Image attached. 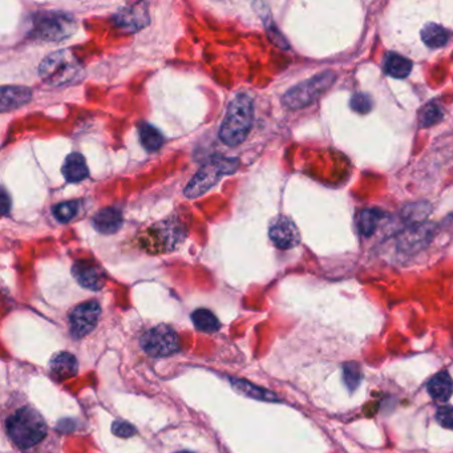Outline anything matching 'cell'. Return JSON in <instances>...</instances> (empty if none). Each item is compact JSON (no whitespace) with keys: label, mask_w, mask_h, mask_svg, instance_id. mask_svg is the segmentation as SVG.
<instances>
[{"label":"cell","mask_w":453,"mask_h":453,"mask_svg":"<svg viewBox=\"0 0 453 453\" xmlns=\"http://www.w3.org/2000/svg\"><path fill=\"white\" fill-rule=\"evenodd\" d=\"M113 24L124 33H139L151 23L146 3H129L116 12L112 18Z\"/></svg>","instance_id":"10"},{"label":"cell","mask_w":453,"mask_h":453,"mask_svg":"<svg viewBox=\"0 0 453 453\" xmlns=\"http://www.w3.org/2000/svg\"><path fill=\"white\" fill-rule=\"evenodd\" d=\"M444 116V111L442 107L432 101L430 104H427L420 112V117H419V124L423 128H428L435 124L440 122Z\"/></svg>","instance_id":"24"},{"label":"cell","mask_w":453,"mask_h":453,"mask_svg":"<svg viewBox=\"0 0 453 453\" xmlns=\"http://www.w3.org/2000/svg\"><path fill=\"white\" fill-rule=\"evenodd\" d=\"M436 420L444 428L453 431V407H440L437 409Z\"/></svg>","instance_id":"29"},{"label":"cell","mask_w":453,"mask_h":453,"mask_svg":"<svg viewBox=\"0 0 453 453\" xmlns=\"http://www.w3.org/2000/svg\"><path fill=\"white\" fill-rule=\"evenodd\" d=\"M433 226L415 223L399 237V249L406 253L419 252L431 241Z\"/></svg>","instance_id":"13"},{"label":"cell","mask_w":453,"mask_h":453,"mask_svg":"<svg viewBox=\"0 0 453 453\" xmlns=\"http://www.w3.org/2000/svg\"><path fill=\"white\" fill-rule=\"evenodd\" d=\"M188 237V229L176 216L167 217L151 226L144 243L151 253H169L176 250Z\"/></svg>","instance_id":"6"},{"label":"cell","mask_w":453,"mask_h":453,"mask_svg":"<svg viewBox=\"0 0 453 453\" xmlns=\"http://www.w3.org/2000/svg\"><path fill=\"white\" fill-rule=\"evenodd\" d=\"M238 166V158L214 155L201 166L194 177L189 181L187 188L184 190L185 197L189 199H199L202 194L209 192L214 185H217L223 176L235 173Z\"/></svg>","instance_id":"4"},{"label":"cell","mask_w":453,"mask_h":453,"mask_svg":"<svg viewBox=\"0 0 453 453\" xmlns=\"http://www.w3.org/2000/svg\"><path fill=\"white\" fill-rule=\"evenodd\" d=\"M351 108L358 113H367L372 110V99L365 93H356L351 99Z\"/></svg>","instance_id":"28"},{"label":"cell","mask_w":453,"mask_h":453,"mask_svg":"<svg viewBox=\"0 0 453 453\" xmlns=\"http://www.w3.org/2000/svg\"><path fill=\"white\" fill-rule=\"evenodd\" d=\"M234 386L237 389L242 391V394L245 395H249L252 398L261 399V400H270V401H278V398H276L274 394L269 392V391H264L261 388L254 387L252 384H249L247 382H242V380H234L233 382Z\"/></svg>","instance_id":"27"},{"label":"cell","mask_w":453,"mask_h":453,"mask_svg":"<svg viewBox=\"0 0 453 453\" xmlns=\"http://www.w3.org/2000/svg\"><path fill=\"white\" fill-rule=\"evenodd\" d=\"M176 453H193V452H188V451H184V452H176Z\"/></svg>","instance_id":"32"},{"label":"cell","mask_w":453,"mask_h":453,"mask_svg":"<svg viewBox=\"0 0 453 453\" xmlns=\"http://www.w3.org/2000/svg\"><path fill=\"white\" fill-rule=\"evenodd\" d=\"M254 120V101L247 93H238L229 102L220 128V139L228 146H238L247 139Z\"/></svg>","instance_id":"2"},{"label":"cell","mask_w":453,"mask_h":453,"mask_svg":"<svg viewBox=\"0 0 453 453\" xmlns=\"http://www.w3.org/2000/svg\"><path fill=\"white\" fill-rule=\"evenodd\" d=\"M192 321L194 323V327L197 330L206 332V334H214L221 329V323L211 310H196L192 314Z\"/></svg>","instance_id":"22"},{"label":"cell","mask_w":453,"mask_h":453,"mask_svg":"<svg viewBox=\"0 0 453 453\" xmlns=\"http://www.w3.org/2000/svg\"><path fill=\"white\" fill-rule=\"evenodd\" d=\"M139 136L140 143L143 145L145 151L148 152H157L164 145V136L153 125L148 122H140L139 124Z\"/></svg>","instance_id":"19"},{"label":"cell","mask_w":453,"mask_h":453,"mask_svg":"<svg viewBox=\"0 0 453 453\" xmlns=\"http://www.w3.org/2000/svg\"><path fill=\"white\" fill-rule=\"evenodd\" d=\"M101 307L99 302L89 300L76 306L69 312V330L73 338L81 339L93 331L99 323Z\"/></svg>","instance_id":"9"},{"label":"cell","mask_w":453,"mask_h":453,"mask_svg":"<svg viewBox=\"0 0 453 453\" xmlns=\"http://www.w3.org/2000/svg\"><path fill=\"white\" fill-rule=\"evenodd\" d=\"M335 80L336 75L332 71L322 72L319 75L307 78L294 88L288 90L282 99V102L290 110L306 108L315 100L319 99L326 90H329Z\"/></svg>","instance_id":"7"},{"label":"cell","mask_w":453,"mask_h":453,"mask_svg":"<svg viewBox=\"0 0 453 453\" xmlns=\"http://www.w3.org/2000/svg\"><path fill=\"white\" fill-rule=\"evenodd\" d=\"M269 237L278 249L288 250L300 242V234L295 223L286 216H278L269 226Z\"/></svg>","instance_id":"11"},{"label":"cell","mask_w":453,"mask_h":453,"mask_svg":"<svg viewBox=\"0 0 453 453\" xmlns=\"http://www.w3.org/2000/svg\"><path fill=\"white\" fill-rule=\"evenodd\" d=\"M78 24L72 15L60 11H40L33 18L31 36L43 42H60L72 36Z\"/></svg>","instance_id":"5"},{"label":"cell","mask_w":453,"mask_h":453,"mask_svg":"<svg viewBox=\"0 0 453 453\" xmlns=\"http://www.w3.org/2000/svg\"><path fill=\"white\" fill-rule=\"evenodd\" d=\"M362 380V370L360 365L355 362H350L343 365V382L350 392H354L359 387Z\"/></svg>","instance_id":"25"},{"label":"cell","mask_w":453,"mask_h":453,"mask_svg":"<svg viewBox=\"0 0 453 453\" xmlns=\"http://www.w3.org/2000/svg\"><path fill=\"white\" fill-rule=\"evenodd\" d=\"M384 71L392 78H404L408 76L412 71V63L407 57L391 52L386 56Z\"/></svg>","instance_id":"20"},{"label":"cell","mask_w":453,"mask_h":453,"mask_svg":"<svg viewBox=\"0 0 453 453\" xmlns=\"http://www.w3.org/2000/svg\"><path fill=\"white\" fill-rule=\"evenodd\" d=\"M63 176L71 184H78L88 177V166L84 155L80 153H71L63 164Z\"/></svg>","instance_id":"17"},{"label":"cell","mask_w":453,"mask_h":453,"mask_svg":"<svg viewBox=\"0 0 453 453\" xmlns=\"http://www.w3.org/2000/svg\"><path fill=\"white\" fill-rule=\"evenodd\" d=\"M428 394L439 401H447L452 396L453 380L447 371H442L432 377L428 383Z\"/></svg>","instance_id":"18"},{"label":"cell","mask_w":453,"mask_h":453,"mask_svg":"<svg viewBox=\"0 0 453 453\" xmlns=\"http://www.w3.org/2000/svg\"><path fill=\"white\" fill-rule=\"evenodd\" d=\"M382 217H383L382 211H379L377 209H365V211H360V214L358 217V230L365 237L372 235L375 233L377 223Z\"/></svg>","instance_id":"23"},{"label":"cell","mask_w":453,"mask_h":453,"mask_svg":"<svg viewBox=\"0 0 453 453\" xmlns=\"http://www.w3.org/2000/svg\"><path fill=\"white\" fill-rule=\"evenodd\" d=\"M78 206L80 205H78V201L61 202L52 208V213H54L57 221L66 223V222L72 221L76 217V214L78 213Z\"/></svg>","instance_id":"26"},{"label":"cell","mask_w":453,"mask_h":453,"mask_svg":"<svg viewBox=\"0 0 453 453\" xmlns=\"http://www.w3.org/2000/svg\"><path fill=\"white\" fill-rule=\"evenodd\" d=\"M112 431H113L114 435H117V436H120V437H131L133 435H136V432H137L132 424L122 420H117L113 423Z\"/></svg>","instance_id":"30"},{"label":"cell","mask_w":453,"mask_h":453,"mask_svg":"<svg viewBox=\"0 0 453 453\" xmlns=\"http://www.w3.org/2000/svg\"><path fill=\"white\" fill-rule=\"evenodd\" d=\"M72 276L78 281L81 288H88L92 291H99L104 288L107 276L104 270L96 262L81 259L76 261L72 266Z\"/></svg>","instance_id":"12"},{"label":"cell","mask_w":453,"mask_h":453,"mask_svg":"<svg viewBox=\"0 0 453 453\" xmlns=\"http://www.w3.org/2000/svg\"><path fill=\"white\" fill-rule=\"evenodd\" d=\"M10 208H11V199L8 197L6 189H3V192H1V211H3L4 217L10 213Z\"/></svg>","instance_id":"31"},{"label":"cell","mask_w":453,"mask_h":453,"mask_svg":"<svg viewBox=\"0 0 453 453\" xmlns=\"http://www.w3.org/2000/svg\"><path fill=\"white\" fill-rule=\"evenodd\" d=\"M449 33L439 24L430 23L421 31V39L425 45L431 48H440L447 45L449 40Z\"/></svg>","instance_id":"21"},{"label":"cell","mask_w":453,"mask_h":453,"mask_svg":"<svg viewBox=\"0 0 453 453\" xmlns=\"http://www.w3.org/2000/svg\"><path fill=\"white\" fill-rule=\"evenodd\" d=\"M4 428L12 444L23 452L43 444L49 431L40 412L25 403L8 411L4 418Z\"/></svg>","instance_id":"1"},{"label":"cell","mask_w":453,"mask_h":453,"mask_svg":"<svg viewBox=\"0 0 453 453\" xmlns=\"http://www.w3.org/2000/svg\"><path fill=\"white\" fill-rule=\"evenodd\" d=\"M33 99V90L27 87H20V86H11L7 87L4 86L1 88V112L12 111L18 110L27 102H30Z\"/></svg>","instance_id":"14"},{"label":"cell","mask_w":453,"mask_h":453,"mask_svg":"<svg viewBox=\"0 0 453 453\" xmlns=\"http://www.w3.org/2000/svg\"><path fill=\"white\" fill-rule=\"evenodd\" d=\"M39 76L51 87H68L84 78V66L71 49H60L45 56Z\"/></svg>","instance_id":"3"},{"label":"cell","mask_w":453,"mask_h":453,"mask_svg":"<svg viewBox=\"0 0 453 453\" xmlns=\"http://www.w3.org/2000/svg\"><path fill=\"white\" fill-rule=\"evenodd\" d=\"M140 346L145 354L152 358H166L181 350L177 332L166 324H158L146 330L140 338Z\"/></svg>","instance_id":"8"},{"label":"cell","mask_w":453,"mask_h":453,"mask_svg":"<svg viewBox=\"0 0 453 453\" xmlns=\"http://www.w3.org/2000/svg\"><path fill=\"white\" fill-rule=\"evenodd\" d=\"M93 226L98 232L107 235H112L119 232L122 226V211L116 208L101 209L93 217Z\"/></svg>","instance_id":"15"},{"label":"cell","mask_w":453,"mask_h":453,"mask_svg":"<svg viewBox=\"0 0 453 453\" xmlns=\"http://www.w3.org/2000/svg\"><path fill=\"white\" fill-rule=\"evenodd\" d=\"M78 360L69 353H59L56 354L49 363L51 374L57 380H66L69 377L78 375Z\"/></svg>","instance_id":"16"}]
</instances>
